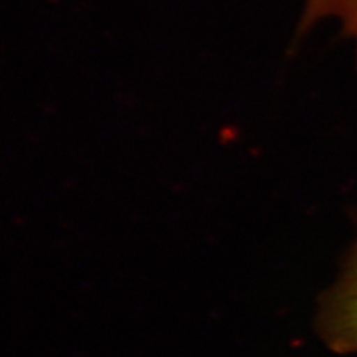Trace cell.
Returning <instances> with one entry per match:
<instances>
[{
    "mask_svg": "<svg viewBox=\"0 0 357 357\" xmlns=\"http://www.w3.org/2000/svg\"><path fill=\"white\" fill-rule=\"evenodd\" d=\"M323 337L339 352L357 351V241L345 261L340 280L320 308Z\"/></svg>",
    "mask_w": 357,
    "mask_h": 357,
    "instance_id": "1",
    "label": "cell"
},
{
    "mask_svg": "<svg viewBox=\"0 0 357 357\" xmlns=\"http://www.w3.org/2000/svg\"><path fill=\"white\" fill-rule=\"evenodd\" d=\"M326 19L337 20L345 36L354 38L357 44V0H307L301 31L306 32Z\"/></svg>",
    "mask_w": 357,
    "mask_h": 357,
    "instance_id": "2",
    "label": "cell"
}]
</instances>
